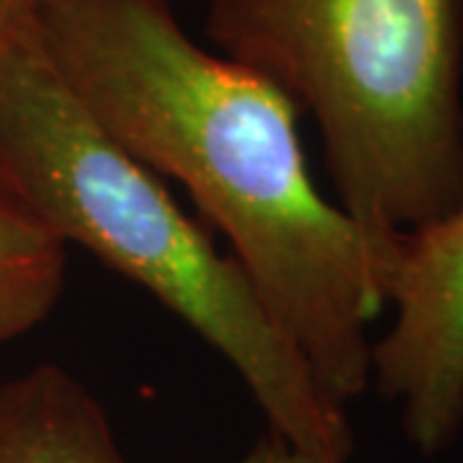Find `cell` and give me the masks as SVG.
Segmentation results:
<instances>
[{
  "instance_id": "3",
  "label": "cell",
  "mask_w": 463,
  "mask_h": 463,
  "mask_svg": "<svg viewBox=\"0 0 463 463\" xmlns=\"http://www.w3.org/2000/svg\"><path fill=\"white\" fill-rule=\"evenodd\" d=\"M219 54L315 116L340 206L407 232L463 199V0H201Z\"/></svg>"
},
{
  "instance_id": "6",
  "label": "cell",
  "mask_w": 463,
  "mask_h": 463,
  "mask_svg": "<svg viewBox=\"0 0 463 463\" xmlns=\"http://www.w3.org/2000/svg\"><path fill=\"white\" fill-rule=\"evenodd\" d=\"M70 245L0 163V347L47 322L65 294Z\"/></svg>"
},
{
  "instance_id": "5",
  "label": "cell",
  "mask_w": 463,
  "mask_h": 463,
  "mask_svg": "<svg viewBox=\"0 0 463 463\" xmlns=\"http://www.w3.org/2000/svg\"><path fill=\"white\" fill-rule=\"evenodd\" d=\"M0 463H127L114 425L78 376L42 364L0 383Z\"/></svg>"
},
{
  "instance_id": "1",
  "label": "cell",
  "mask_w": 463,
  "mask_h": 463,
  "mask_svg": "<svg viewBox=\"0 0 463 463\" xmlns=\"http://www.w3.org/2000/svg\"><path fill=\"white\" fill-rule=\"evenodd\" d=\"M36 36L100 129L227 237L325 392L343 407L361 397L399 232L322 196L294 100L191 39L173 0H57Z\"/></svg>"
},
{
  "instance_id": "8",
  "label": "cell",
  "mask_w": 463,
  "mask_h": 463,
  "mask_svg": "<svg viewBox=\"0 0 463 463\" xmlns=\"http://www.w3.org/2000/svg\"><path fill=\"white\" fill-rule=\"evenodd\" d=\"M224 463H325L315 458V456H309V453H304V450H298L291 443H286L281 435H276V432H265L260 435L250 450H245L240 458H232V461Z\"/></svg>"
},
{
  "instance_id": "4",
  "label": "cell",
  "mask_w": 463,
  "mask_h": 463,
  "mask_svg": "<svg viewBox=\"0 0 463 463\" xmlns=\"http://www.w3.org/2000/svg\"><path fill=\"white\" fill-rule=\"evenodd\" d=\"M392 325L371 343V383L402 407L420 456H438L463 430V199L399 232L386 286Z\"/></svg>"
},
{
  "instance_id": "7",
  "label": "cell",
  "mask_w": 463,
  "mask_h": 463,
  "mask_svg": "<svg viewBox=\"0 0 463 463\" xmlns=\"http://www.w3.org/2000/svg\"><path fill=\"white\" fill-rule=\"evenodd\" d=\"M57 0H0V47L36 26Z\"/></svg>"
},
{
  "instance_id": "2",
  "label": "cell",
  "mask_w": 463,
  "mask_h": 463,
  "mask_svg": "<svg viewBox=\"0 0 463 463\" xmlns=\"http://www.w3.org/2000/svg\"><path fill=\"white\" fill-rule=\"evenodd\" d=\"M0 163L67 245L145 288L214 347L268 430L319 461H350L345 407L325 392L240 263L88 114L36 26L0 47Z\"/></svg>"
}]
</instances>
